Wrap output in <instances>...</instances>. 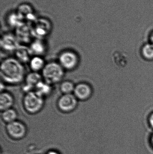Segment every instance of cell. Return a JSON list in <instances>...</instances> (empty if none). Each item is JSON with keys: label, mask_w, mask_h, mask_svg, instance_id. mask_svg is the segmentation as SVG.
<instances>
[{"label": "cell", "mask_w": 153, "mask_h": 154, "mask_svg": "<svg viewBox=\"0 0 153 154\" xmlns=\"http://www.w3.org/2000/svg\"><path fill=\"white\" fill-rule=\"evenodd\" d=\"M43 80L42 75L37 72H32L26 75L22 90L25 93L33 91L36 86Z\"/></svg>", "instance_id": "cell-7"}, {"label": "cell", "mask_w": 153, "mask_h": 154, "mask_svg": "<svg viewBox=\"0 0 153 154\" xmlns=\"http://www.w3.org/2000/svg\"><path fill=\"white\" fill-rule=\"evenodd\" d=\"M65 71L58 62L50 61L46 63L41 71L43 80L50 85H54L62 81Z\"/></svg>", "instance_id": "cell-2"}, {"label": "cell", "mask_w": 153, "mask_h": 154, "mask_svg": "<svg viewBox=\"0 0 153 154\" xmlns=\"http://www.w3.org/2000/svg\"><path fill=\"white\" fill-rule=\"evenodd\" d=\"M44 105V98L34 91L25 93L23 96L22 105L25 111L28 114H37L42 110Z\"/></svg>", "instance_id": "cell-3"}, {"label": "cell", "mask_w": 153, "mask_h": 154, "mask_svg": "<svg viewBox=\"0 0 153 154\" xmlns=\"http://www.w3.org/2000/svg\"><path fill=\"white\" fill-rule=\"evenodd\" d=\"M14 103L13 96L8 91H2L0 95V109L1 111L11 108Z\"/></svg>", "instance_id": "cell-12"}, {"label": "cell", "mask_w": 153, "mask_h": 154, "mask_svg": "<svg viewBox=\"0 0 153 154\" xmlns=\"http://www.w3.org/2000/svg\"><path fill=\"white\" fill-rule=\"evenodd\" d=\"M143 54L148 59L153 58V45L147 44L146 45L143 50Z\"/></svg>", "instance_id": "cell-17"}, {"label": "cell", "mask_w": 153, "mask_h": 154, "mask_svg": "<svg viewBox=\"0 0 153 154\" xmlns=\"http://www.w3.org/2000/svg\"><path fill=\"white\" fill-rule=\"evenodd\" d=\"M75 85L71 81L65 80L61 82L59 88L63 94H73Z\"/></svg>", "instance_id": "cell-16"}, {"label": "cell", "mask_w": 153, "mask_h": 154, "mask_svg": "<svg viewBox=\"0 0 153 154\" xmlns=\"http://www.w3.org/2000/svg\"><path fill=\"white\" fill-rule=\"evenodd\" d=\"M150 123H151V125L153 128V114L150 119Z\"/></svg>", "instance_id": "cell-18"}, {"label": "cell", "mask_w": 153, "mask_h": 154, "mask_svg": "<svg viewBox=\"0 0 153 154\" xmlns=\"http://www.w3.org/2000/svg\"><path fill=\"white\" fill-rule=\"evenodd\" d=\"M80 59L78 54L71 50L62 51L58 57V62L65 70L72 71L78 66Z\"/></svg>", "instance_id": "cell-4"}, {"label": "cell", "mask_w": 153, "mask_h": 154, "mask_svg": "<svg viewBox=\"0 0 153 154\" xmlns=\"http://www.w3.org/2000/svg\"><path fill=\"white\" fill-rule=\"evenodd\" d=\"M92 89L90 84L82 82L75 85L73 93L78 100L86 101L91 97Z\"/></svg>", "instance_id": "cell-6"}, {"label": "cell", "mask_w": 153, "mask_h": 154, "mask_svg": "<svg viewBox=\"0 0 153 154\" xmlns=\"http://www.w3.org/2000/svg\"><path fill=\"white\" fill-rule=\"evenodd\" d=\"M78 104V100L73 94H63L57 100V106L61 112L68 113L75 110Z\"/></svg>", "instance_id": "cell-5"}, {"label": "cell", "mask_w": 153, "mask_h": 154, "mask_svg": "<svg viewBox=\"0 0 153 154\" xmlns=\"http://www.w3.org/2000/svg\"><path fill=\"white\" fill-rule=\"evenodd\" d=\"M151 143H152V145L153 146V135L152 136V138H151Z\"/></svg>", "instance_id": "cell-20"}, {"label": "cell", "mask_w": 153, "mask_h": 154, "mask_svg": "<svg viewBox=\"0 0 153 154\" xmlns=\"http://www.w3.org/2000/svg\"><path fill=\"white\" fill-rule=\"evenodd\" d=\"M52 86L53 85L47 83L43 80L36 86L34 91L44 98L49 96L52 93L53 91Z\"/></svg>", "instance_id": "cell-14"}, {"label": "cell", "mask_w": 153, "mask_h": 154, "mask_svg": "<svg viewBox=\"0 0 153 154\" xmlns=\"http://www.w3.org/2000/svg\"><path fill=\"white\" fill-rule=\"evenodd\" d=\"M18 113L12 108L1 111V118L3 120L8 124L16 121Z\"/></svg>", "instance_id": "cell-15"}, {"label": "cell", "mask_w": 153, "mask_h": 154, "mask_svg": "<svg viewBox=\"0 0 153 154\" xmlns=\"http://www.w3.org/2000/svg\"><path fill=\"white\" fill-rule=\"evenodd\" d=\"M29 47L32 56L42 57L46 52V46L40 39H37L32 42Z\"/></svg>", "instance_id": "cell-11"}, {"label": "cell", "mask_w": 153, "mask_h": 154, "mask_svg": "<svg viewBox=\"0 0 153 154\" xmlns=\"http://www.w3.org/2000/svg\"><path fill=\"white\" fill-rule=\"evenodd\" d=\"M1 79L9 85L20 84L26 76L23 64L15 57H8L1 62L0 68Z\"/></svg>", "instance_id": "cell-1"}, {"label": "cell", "mask_w": 153, "mask_h": 154, "mask_svg": "<svg viewBox=\"0 0 153 154\" xmlns=\"http://www.w3.org/2000/svg\"><path fill=\"white\" fill-rule=\"evenodd\" d=\"M15 58L22 64L28 63L32 57L29 47L20 45L14 52Z\"/></svg>", "instance_id": "cell-10"}, {"label": "cell", "mask_w": 153, "mask_h": 154, "mask_svg": "<svg viewBox=\"0 0 153 154\" xmlns=\"http://www.w3.org/2000/svg\"><path fill=\"white\" fill-rule=\"evenodd\" d=\"M6 128L9 134L13 138H22L26 134V128L24 124L17 120L8 124Z\"/></svg>", "instance_id": "cell-9"}, {"label": "cell", "mask_w": 153, "mask_h": 154, "mask_svg": "<svg viewBox=\"0 0 153 154\" xmlns=\"http://www.w3.org/2000/svg\"><path fill=\"white\" fill-rule=\"evenodd\" d=\"M19 42L17 38L13 35L5 34L1 38V48L5 52H14L20 45Z\"/></svg>", "instance_id": "cell-8"}, {"label": "cell", "mask_w": 153, "mask_h": 154, "mask_svg": "<svg viewBox=\"0 0 153 154\" xmlns=\"http://www.w3.org/2000/svg\"><path fill=\"white\" fill-rule=\"evenodd\" d=\"M30 68L32 72L42 71L46 63L43 58L41 56H32L28 62Z\"/></svg>", "instance_id": "cell-13"}, {"label": "cell", "mask_w": 153, "mask_h": 154, "mask_svg": "<svg viewBox=\"0 0 153 154\" xmlns=\"http://www.w3.org/2000/svg\"><path fill=\"white\" fill-rule=\"evenodd\" d=\"M151 39H152V42H153V33L152 35V38H151Z\"/></svg>", "instance_id": "cell-21"}, {"label": "cell", "mask_w": 153, "mask_h": 154, "mask_svg": "<svg viewBox=\"0 0 153 154\" xmlns=\"http://www.w3.org/2000/svg\"><path fill=\"white\" fill-rule=\"evenodd\" d=\"M48 154H58L57 153L55 152H50L49 153H48Z\"/></svg>", "instance_id": "cell-19"}]
</instances>
